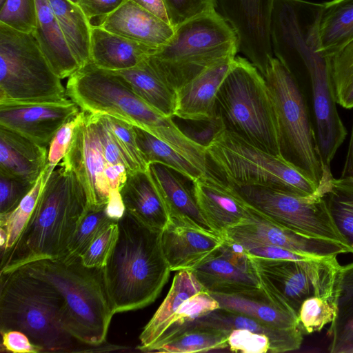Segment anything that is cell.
<instances>
[{
    "label": "cell",
    "instance_id": "obj_1",
    "mask_svg": "<svg viewBox=\"0 0 353 353\" xmlns=\"http://www.w3.org/2000/svg\"><path fill=\"white\" fill-rule=\"evenodd\" d=\"M88 210L86 192L79 178L59 163L47 178L17 241L1 256L0 274L38 260L61 258Z\"/></svg>",
    "mask_w": 353,
    "mask_h": 353
},
{
    "label": "cell",
    "instance_id": "obj_2",
    "mask_svg": "<svg viewBox=\"0 0 353 353\" xmlns=\"http://www.w3.org/2000/svg\"><path fill=\"white\" fill-rule=\"evenodd\" d=\"M118 227L117 242L103 268L115 314L152 303L171 272L162 249L161 231L149 228L127 210Z\"/></svg>",
    "mask_w": 353,
    "mask_h": 353
},
{
    "label": "cell",
    "instance_id": "obj_3",
    "mask_svg": "<svg viewBox=\"0 0 353 353\" xmlns=\"http://www.w3.org/2000/svg\"><path fill=\"white\" fill-rule=\"evenodd\" d=\"M66 94L82 111L110 115L147 130L197 167L206 161L205 147L141 99L114 71L90 62L68 77Z\"/></svg>",
    "mask_w": 353,
    "mask_h": 353
},
{
    "label": "cell",
    "instance_id": "obj_4",
    "mask_svg": "<svg viewBox=\"0 0 353 353\" xmlns=\"http://www.w3.org/2000/svg\"><path fill=\"white\" fill-rule=\"evenodd\" d=\"M19 268L46 281L59 292L63 300L65 326L77 341L92 347L105 342L115 313L103 268H88L80 258L41 259Z\"/></svg>",
    "mask_w": 353,
    "mask_h": 353
},
{
    "label": "cell",
    "instance_id": "obj_5",
    "mask_svg": "<svg viewBox=\"0 0 353 353\" xmlns=\"http://www.w3.org/2000/svg\"><path fill=\"white\" fill-rule=\"evenodd\" d=\"M0 276V332H22L43 352L72 351L59 292L22 268Z\"/></svg>",
    "mask_w": 353,
    "mask_h": 353
},
{
    "label": "cell",
    "instance_id": "obj_6",
    "mask_svg": "<svg viewBox=\"0 0 353 353\" xmlns=\"http://www.w3.org/2000/svg\"><path fill=\"white\" fill-rule=\"evenodd\" d=\"M239 51L236 34L216 10L174 28L169 41L148 57L154 73L175 91Z\"/></svg>",
    "mask_w": 353,
    "mask_h": 353
},
{
    "label": "cell",
    "instance_id": "obj_7",
    "mask_svg": "<svg viewBox=\"0 0 353 353\" xmlns=\"http://www.w3.org/2000/svg\"><path fill=\"white\" fill-rule=\"evenodd\" d=\"M225 129L277 156L281 142L277 113L264 76L247 59L236 57L216 97Z\"/></svg>",
    "mask_w": 353,
    "mask_h": 353
},
{
    "label": "cell",
    "instance_id": "obj_8",
    "mask_svg": "<svg viewBox=\"0 0 353 353\" xmlns=\"http://www.w3.org/2000/svg\"><path fill=\"white\" fill-rule=\"evenodd\" d=\"M262 74L277 113L282 157L319 188L323 169L307 95L276 57L270 59Z\"/></svg>",
    "mask_w": 353,
    "mask_h": 353
},
{
    "label": "cell",
    "instance_id": "obj_9",
    "mask_svg": "<svg viewBox=\"0 0 353 353\" xmlns=\"http://www.w3.org/2000/svg\"><path fill=\"white\" fill-rule=\"evenodd\" d=\"M32 33L0 23V103L70 100Z\"/></svg>",
    "mask_w": 353,
    "mask_h": 353
},
{
    "label": "cell",
    "instance_id": "obj_10",
    "mask_svg": "<svg viewBox=\"0 0 353 353\" xmlns=\"http://www.w3.org/2000/svg\"><path fill=\"white\" fill-rule=\"evenodd\" d=\"M205 150L208 161L234 187H273L304 196L319 192L313 183L282 156L265 152L225 128Z\"/></svg>",
    "mask_w": 353,
    "mask_h": 353
},
{
    "label": "cell",
    "instance_id": "obj_11",
    "mask_svg": "<svg viewBox=\"0 0 353 353\" xmlns=\"http://www.w3.org/2000/svg\"><path fill=\"white\" fill-rule=\"evenodd\" d=\"M249 256L261 288L296 316L308 298L334 297L341 266L336 256L309 260Z\"/></svg>",
    "mask_w": 353,
    "mask_h": 353
},
{
    "label": "cell",
    "instance_id": "obj_12",
    "mask_svg": "<svg viewBox=\"0 0 353 353\" xmlns=\"http://www.w3.org/2000/svg\"><path fill=\"white\" fill-rule=\"evenodd\" d=\"M234 188L250 205L280 226L302 235L336 242L352 252L332 219L322 192L304 196L273 187Z\"/></svg>",
    "mask_w": 353,
    "mask_h": 353
},
{
    "label": "cell",
    "instance_id": "obj_13",
    "mask_svg": "<svg viewBox=\"0 0 353 353\" xmlns=\"http://www.w3.org/2000/svg\"><path fill=\"white\" fill-rule=\"evenodd\" d=\"M274 0H216V8L234 31L239 51L262 73L273 57L270 24Z\"/></svg>",
    "mask_w": 353,
    "mask_h": 353
},
{
    "label": "cell",
    "instance_id": "obj_14",
    "mask_svg": "<svg viewBox=\"0 0 353 353\" xmlns=\"http://www.w3.org/2000/svg\"><path fill=\"white\" fill-rule=\"evenodd\" d=\"M81 111L80 121L61 163L77 174L85 190L88 210H92L107 205L110 188L94 119L92 114Z\"/></svg>",
    "mask_w": 353,
    "mask_h": 353
},
{
    "label": "cell",
    "instance_id": "obj_15",
    "mask_svg": "<svg viewBox=\"0 0 353 353\" xmlns=\"http://www.w3.org/2000/svg\"><path fill=\"white\" fill-rule=\"evenodd\" d=\"M224 237L220 247L192 271L210 293L232 294L261 288L250 258L239 243Z\"/></svg>",
    "mask_w": 353,
    "mask_h": 353
},
{
    "label": "cell",
    "instance_id": "obj_16",
    "mask_svg": "<svg viewBox=\"0 0 353 353\" xmlns=\"http://www.w3.org/2000/svg\"><path fill=\"white\" fill-rule=\"evenodd\" d=\"M79 112L71 99L61 103H0V125L47 148L57 130Z\"/></svg>",
    "mask_w": 353,
    "mask_h": 353
},
{
    "label": "cell",
    "instance_id": "obj_17",
    "mask_svg": "<svg viewBox=\"0 0 353 353\" xmlns=\"http://www.w3.org/2000/svg\"><path fill=\"white\" fill-rule=\"evenodd\" d=\"M223 236H242L261 241L313 259H325L350 252L329 240L302 235L272 221L248 204V215L241 224L228 229Z\"/></svg>",
    "mask_w": 353,
    "mask_h": 353
},
{
    "label": "cell",
    "instance_id": "obj_18",
    "mask_svg": "<svg viewBox=\"0 0 353 353\" xmlns=\"http://www.w3.org/2000/svg\"><path fill=\"white\" fill-rule=\"evenodd\" d=\"M196 203L212 230L223 234L243 223L248 215V203L237 190L210 171L192 181Z\"/></svg>",
    "mask_w": 353,
    "mask_h": 353
},
{
    "label": "cell",
    "instance_id": "obj_19",
    "mask_svg": "<svg viewBox=\"0 0 353 353\" xmlns=\"http://www.w3.org/2000/svg\"><path fill=\"white\" fill-rule=\"evenodd\" d=\"M224 237L212 231L170 220L161 231V245L171 272L192 270L216 250Z\"/></svg>",
    "mask_w": 353,
    "mask_h": 353
},
{
    "label": "cell",
    "instance_id": "obj_20",
    "mask_svg": "<svg viewBox=\"0 0 353 353\" xmlns=\"http://www.w3.org/2000/svg\"><path fill=\"white\" fill-rule=\"evenodd\" d=\"M235 57L211 65L176 90L174 117L194 121L214 118L217 114L218 92Z\"/></svg>",
    "mask_w": 353,
    "mask_h": 353
},
{
    "label": "cell",
    "instance_id": "obj_21",
    "mask_svg": "<svg viewBox=\"0 0 353 353\" xmlns=\"http://www.w3.org/2000/svg\"><path fill=\"white\" fill-rule=\"evenodd\" d=\"M98 26L130 40L160 47L174 34V28L132 0H125L112 13L100 17Z\"/></svg>",
    "mask_w": 353,
    "mask_h": 353
},
{
    "label": "cell",
    "instance_id": "obj_22",
    "mask_svg": "<svg viewBox=\"0 0 353 353\" xmlns=\"http://www.w3.org/2000/svg\"><path fill=\"white\" fill-rule=\"evenodd\" d=\"M159 47L137 42L92 25L90 59L97 67L119 71L135 67L154 53Z\"/></svg>",
    "mask_w": 353,
    "mask_h": 353
},
{
    "label": "cell",
    "instance_id": "obj_23",
    "mask_svg": "<svg viewBox=\"0 0 353 353\" xmlns=\"http://www.w3.org/2000/svg\"><path fill=\"white\" fill-rule=\"evenodd\" d=\"M174 171L160 163L148 164V172L165 202L170 220L214 232L201 212L193 191Z\"/></svg>",
    "mask_w": 353,
    "mask_h": 353
},
{
    "label": "cell",
    "instance_id": "obj_24",
    "mask_svg": "<svg viewBox=\"0 0 353 353\" xmlns=\"http://www.w3.org/2000/svg\"><path fill=\"white\" fill-rule=\"evenodd\" d=\"M47 157L46 147L0 125V173L34 183Z\"/></svg>",
    "mask_w": 353,
    "mask_h": 353
},
{
    "label": "cell",
    "instance_id": "obj_25",
    "mask_svg": "<svg viewBox=\"0 0 353 353\" xmlns=\"http://www.w3.org/2000/svg\"><path fill=\"white\" fill-rule=\"evenodd\" d=\"M120 193L125 210L143 223L158 231L167 226V207L148 170L128 174Z\"/></svg>",
    "mask_w": 353,
    "mask_h": 353
},
{
    "label": "cell",
    "instance_id": "obj_26",
    "mask_svg": "<svg viewBox=\"0 0 353 353\" xmlns=\"http://www.w3.org/2000/svg\"><path fill=\"white\" fill-rule=\"evenodd\" d=\"M37 27L32 32L57 76L69 77L80 66L71 52L48 0H35Z\"/></svg>",
    "mask_w": 353,
    "mask_h": 353
},
{
    "label": "cell",
    "instance_id": "obj_27",
    "mask_svg": "<svg viewBox=\"0 0 353 353\" xmlns=\"http://www.w3.org/2000/svg\"><path fill=\"white\" fill-rule=\"evenodd\" d=\"M211 294L221 308L244 314L278 328L300 330L297 316L279 305L261 288Z\"/></svg>",
    "mask_w": 353,
    "mask_h": 353
},
{
    "label": "cell",
    "instance_id": "obj_28",
    "mask_svg": "<svg viewBox=\"0 0 353 353\" xmlns=\"http://www.w3.org/2000/svg\"><path fill=\"white\" fill-rule=\"evenodd\" d=\"M194 322L229 332L234 329H244L264 334L270 339V353L298 350L303 340V334L300 330L278 328L244 314L221 307Z\"/></svg>",
    "mask_w": 353,
    "mask_h": 353
},
{
    "label": "cell",
    "instance_id": "obj_29",
    "mask_svg": "<svg viewBox=\"0 0 353 353\" xmlns=\"http://www.w3.org/2000/svg\"><path fill=\"white\" fill-rule=\"evenodd\" d=\"M205 290L192 270L177 271L170 290L152 317L143 327L137 349L150 352L169 327L181 305L193 294Z\"/></svg>",
    "mask_w": 353,
    "mask_h": 353
},
{
    "label": "cell",
    "instance_id": "obj_30",
    "mask_svg": "<svg viewBox=\"0 0 353 353\" xmlns=\"http://www.w3.org/2000/svg\"><path fill=\"white\" fill-rule=\"evenodd\" d=\"M336 314L327 330L328 351L353 353V262L341 265L334 292Z\"/></svg>",
    "mask_w": 353,
    "mask_h": 353
},
{
    "label": "cell",
    "instance_id": "obj_31",
    "mask_svg": "<svg viewBox=\"0 0 353 353\" xmlns=\"http://www.w3.org/2000/svg\"><path fill=\"white\" fill-rule=\"evenodd\" d=\"M114 72L150 106L167 117H174L176 91L154 73L146 59L135 67Z\"/></svg>",
    "mask_w": 353,
    "mask_h": 353
},
{
    "label": "cell",
    "instance_id": "obj_32",
    "mask_svg": "<svg viewBox=\"0 0 353 353\" xmlns=\"http://www.w3.org/2000/svg\"><path fill=\"white\" fill-rule=\"evenodd\" d=\"M230 332L192 322L159 342L150 352L194 353L228 347Z\"/></svg>",
    "mask_w": 353,
    "mask_h": 353
},
{
    "label": "cell",
    "instance_id": "obj_33",
    "mask_svg": "<svg viewBox=\"0 0 353 353\" xmlns=\"http://www.w3.org/2000/svg\"><path fill=\"white\" fill-rule=\"evenodd\" d=\"M48 1L80 68L90 63V21L80 7L70 0Z\"/></svg>",
    "mask_w": 353,
    "mask_h": 353
},
{
    "label": "cell",
    "instance_id": "obj_34",
    "mask_svg": "<svg viewBox=\"0 0 353 353\" xmlns=\"http://www.w3.org/2000/svg\"><path fill=\"white\" fill-rule=\"evenodd\" d=\"M319 23L321 50L328 57L353 40V0L323 3Z\"/></svg>",
    "mask_w": 353,
    "mask_h": 353
},
{
    "label": "cell",
    "instance_id": "obj_35",
    "mask_svg": "<svg viewBox=\"0 0 353 353\" xmlns=\"http://www.w3.org/2000/svg\"><path fill=\"white\" fill-rule=\"evenodd\" d=\"M133 128L138 147L148 164H162L192 181L205 174L191 161L162 140L139 126L133 125Z\"/></svg>",
    "mask_w": 353,
    "mask_h": 353
},
{
    "label": "cell",
    "instance_id": "obj_36",
    "mask_svg": "<svg viewBox=\"0 0 353 353\" xmlns=\"http://www.w3.org/2000/svg\"><path fill=\"white\" fill-rule=\"evenodd\" d=\"M323 197L335 225L353 254V179L333 178Z\"/></svg>",
    "mask_w": 353,
    "mask_h": 353
},
{
    "label": "cell",
    "instance_id": "obj_37",
    "mask_svg": "<svg viewBox=\"0 0 353 353\" xmlns=\"http://www.w3.org/2000/svg\"><path fill=\"white\" fill-rule=\"evenodd\" d=\"M46 168L30 191L10 212L0 215L1 256L15 243L29 220L48 178Z\"/></svg>",
    "mask_w": 353,
    "mask_h": 353
},
{
    "label": "cell",
    "instance_id": "obj_38",
    "mask_svg": "<svg viewBox=\"0 0 353 353\" xmlns=\"http://www.w3.org/2000/svg\"><path fill=\"white\" fill-rule=\"evenodd\" d=\"M114 221H117L108 216L106 205L88 210L78 225L61 259L71 260L80 258L95 238Z\"/></svg>",
    "mask_w": 353,
    "mask_h": 353
},
{
    "label": "cell",
    "instance_id": "obj_39",
    "mask_svg": "<svg viewBox=\"0 0 353 353\" xmlns=\"http://www.w3.org/2000/svg\"><path fill=\"white\" fill-rule=\"evenodd\" d=\"M336 103L353 108V40L328 57Z\"/></svg>",
    "mask_w": 353,
    "mask_h": 353
},
{
    "label": "cell",
    "instance_id": "obj_40",
    "mask_svg": "<svg viewBox=\"0 0 353 353\" xmlns=\"http://www.w3.org/2000/svg\"><path fill=\"white\" fill-rule=\"evenodd\" d=\"M102 115L126 163L128 174L147 171L148 164L138 147L133 125L117 117Z\"/></svg>",
    "mask_w": 353,
    "mask_h": 353
},
{
    "label": "cell",
    "instance_id": "obj_41",
    "mask_svg": "<svg viewBox=\"0 0 353 353\" xmlns=\"http://www.w3.org/2000/svg\"><path fill=\"white\" fill-rule=\"evenodd\" d=\"M219 307L217 300L206 290L193 294L181 305L169 327L152 348L182 327Z\"/></svg>",
    "mask_w": 353,
    "mask_h": 353
},
{
    "label": "cell",
    "instance_id": "obj_42",
    "mask_svg": "<svg viewBox=\"0 0 353 353\" xmlns=\"http://www.w3.org/2000/svg\"><path fill=\"white\" fill-rule=\"evenodd\" d=\"M335 314L334 297L308 298L303 302L298 313L299 327L303 335L321 331L332 321Z\"/></svg>",
    "mask_w": 353,
    "mask_h": 353
},
{
    "label": "cell",
    "instance_id": "obj_43",
    "mask_svg": "<svg viewBox=\"0 0 353 353\" xmlns=\"http://www.w3.org/2000/svg\"><path fill=\"white\" fill-rule=\"evenodd\" d=\"M0 23L25 33L37 27L35 0H6L0 7Z\"/></svg>",
    "mask_w": 353,
    "mask_h": 353
},
{
    "label": "cell",
    "instance_id": "obj_44",
    "mask_svg": "<svg viewBox=\"0 0 353 353\" xmlns=\"http://www.w3.org/2000/svg\"><path fill=\"white\" fill-rule=\"evenodd\" d=\"M119 233L118 221L110 224L91 243L80 257L88 268H103L115 245Z\"/></svg>",
    "mask_w": 353,
    "mask_h": 353
},
{
    "label": "cell",
    "instance_id": "obj_45",
    "mask_svg": "<svg viewBox=\"0 0 353 353\" xmlns=\"http://www.w3.org/2000/svg\"><path fill=\"white\" fill-rule=\"evenodd\" d=\"M227 237L240 244L249 256L270 259L309 260L313 259L288 249L242 236Z\"/></svg>",
    "mask_w": 353,
    "mask_h": 353
},
{
    "label": "cell",
    "instance_id": "obj_46",
    "mask_svg": "<svg viewBox=\"0 0 353 353\" xmlns=\"http://www.w3.org/2000/svg\"><path fill=\"white\" fill-rule=\"evenodd\" d=\"M170 23L174 28L182 23L216 10V0H164Z\"/></svg>",
    "mask_w": 353,
    "mask_h": 353
},
{
    "label": "cell",
    "instance_id": "obj_47",
    "mask_svg": "<svg viewBox=\"0 0 353 353\" xmlns=\"http://www.w3.org/2000/svg\"><path fill=\"white\" fill-rule=\"evenodd\" d=\"M81 111L73 119L63 124L53 137L48 152L46 170L48 176L58 165L68 152L73 139L74 130L80 121Z\"/></svg>",
    "mask_w": 353,
    "mask_h": 353
},
{
    "label": "cell",
    "instance_id": "obj_48",
    "mask_svg": "<svg viewBox=\"0 0 353 353\" xmlns=\"http://www.w3.org/2000/svg\"><path fill=\"white\" fill-rule=\"evenodd\" d=\"M34 183L0 173V215L14 210Z\"/></svg>",
    "mask_w": 353,
    "mask_h": 353
},
{
    "label": "cell",
    "instance_id": "obj_49",
    "mask_svg": "<svg viewBox=\"0 0 353 353\" xmlns=\"http://www.w3.org/2000/svg\"><path fill=\"white\" fill-rule=\"evenodd\" d=\"M228 343L230 351L243 353L270 352L271 345L267 336L244 329L230 330Z\"/></svg>",
    "mask_w": 353,
    "mask_h": 353
},
{
    "label": "cell",
    "instance_id": "obj_50",
    "mask_svg": "<svg viewBox=\"0 0 353 353\" xmlns=\"http://www.w3.org/2000/svg\"><path fill=\"white\" fill-rule=\"evenodd\" d=\"M2 349L14 353H38L42 350L32 343L28 336L18 330H8L1 332Z\"/></svg>",
    "mask_w": 353,
    "mask_h": 353
},
{
    "label": "cell",
    "instance_id": "obj_51",
    "mask_svg": "<svg viewBox=\"0 0 353 353\" xmlns=\"http://www.w3.org/2000/svg\"><path fill=\"white\" fill-rule=\"evenodd\" d=\"M125 0H78L85 17L90 21L93 18L106 16L117 10Z\"/></svg>",
    "mask_w": 353,
    "mask_h": 353
},
{
    "label": "cell",
    "instance_id": "obj_52",
    "mask_svg": "<svg viewBox=\"0 0 353 353\" xmlns=\"http://www.w3.org/2000/svg\"><path fill=\"white\" fill-rule=\"evenodd\" d=\"M208 122V124L201 130H188L183 132L192 140L205 148L219 132L225 128L222 118L218 114Z\"/></svg>",
    "mask_w": 353,
    "mask_h": 353
},
{
    "label": "cell",
    "instance_id": "obj_53",
    "mask_svg": "<svg viewBox=\"0 0 353 353\" xmlns=\"http://www.w3.org/2000/svg\"><path fill=\"white\" fill-rule=\"evenodd\" d=\"M105 174L110 188V191L119 190L125 183L128 171L123 164L113 165L105 163Z\"/></svg>",
    "mask_w": 353,
    "mask_h": 353
},
{
    "label": "cell",
    "instance_id": "obj_54",
    "mask_svg": "<svg viewBox=\"0 0 353 353\" xmlns=\"http://www.w3.org/2000/svg\"><path fill=\"white\" fill-rule=\"evenodd\" d=\"M142 8L171 25L164 0H132ZM172 26V25H171Z\"/></svg>",
    "mask_w": 353,
    "mask_h": 353
},
{
    "label": "cell",
    "instance_id": "obj_55",
    "mask_svg": "<svg viewBox=\"0 0 353 353\" xmlns=\"http://www.w3.org/2000/svg\"><path fill=\"white\" fill-rule=\"evenodd\" d=\"M106 211L108 216L116 221L123 215L125 208L119 190L110 191Z\"/></svg>",
    "mask_w": 353,
    "mask_h": 353
},
{
    "label": "cell",
    "instance_id": "obj_56",
    "mask_svg": "<svg viewBox=\"0 0 353 353\" xmlns=\"http://www.w3.org/2000/svg\"><path fill=\"white\" fill-rule=\"evenodd\" d=\"M341 177L353 179V122L347 152Z\"/></svg>",
    "mask_w": 353,
    "mask_h": 353
},
{
    "label": "cell",
    "instance_id": "obj_57",
    "mask_svg": "<svg viewBox=\"0 0 353 353\" xmlns=\"http://www.w3.org/2000/svg\"><path fill=\"white\" fill-rule=\"evenodd\" d=\"M6 0H0V7L3 6Z\"/></svg>",
    "mask_w": 353,
    "mask_h": 353
},
{
    "label": "cell",
    "instance_id": "obj_58",
    "mask_svg": "<svg viewBox=\"0 0 353 353\" xmlns=\"http://www.w3.org/2000/svg\"><path fill=\"white\" fill-rule=\"evenodd\" d=\"M72 2L77 4L78 3V0H70Z\"/></svg>",
    "mask_w": 353,
    "mask_h": 353
}]
</instances>
